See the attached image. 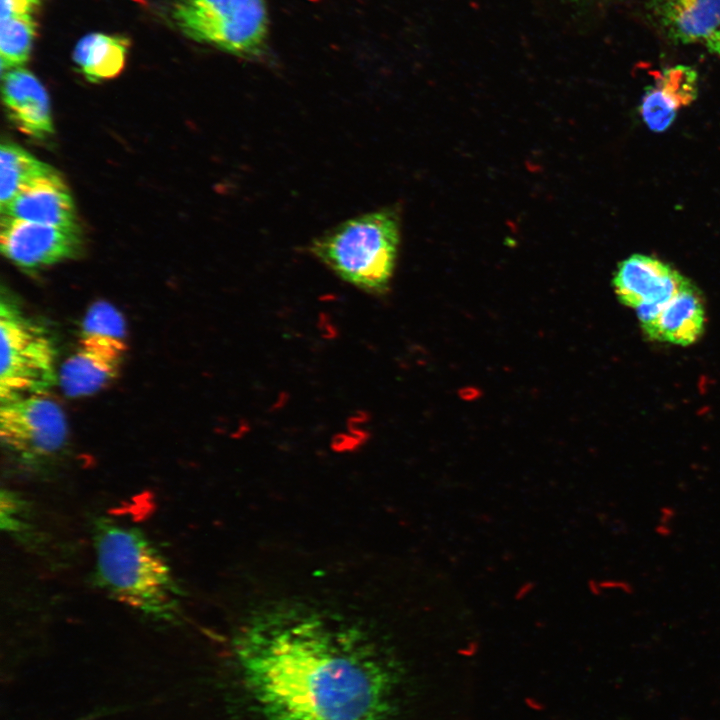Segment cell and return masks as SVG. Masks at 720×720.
<instances>
[{
  "mask_svg": "<svg viewBox=\"0 0 720 720\" xmlns=\"http://www.w3.org/2000/svg\"><path fill=\"white\" fill-rule=\"evenodd\" d=\"M249 695L267 720H386L393 674L359 624L306 605L256 612L235 640Z\"/></svg>",
  "mask_w": 720,
  "mask_h": 720,
  "instance_id": "cell-1",
  "label": "cell"
},
{
  "mask_svg": "<svg viewBox=\"0 0 720 720\" xmlns=\"http://www.w3.org/2000/svg\"><path fill=\"white\" fill-rule=\"evenodd\" d=\"M98 584L114 599L157 621L181 614L182 592L159 549L140 530L101 517L93 525Z\"/></svg>",
  "mask_w": 720,
  "mask_h": 720,
  "instance_id": "cell-2",
  "label": "cell"
},
{
  "mask_svg": "<svg viewBox=\"0 0 720 720\" xmlns=\"http://www.w3.org/2000/svg\"><path fill=\"white\" fill-rule=\"evenodd\" d=\"M399 241V217L386 208L340 223L313 240L309 249L342 280L382 295L390 287Z\"/></svg>",
  "mask_w": 720,
  "mask_h": 720,
  "instance_id": "cell-3",
  "label": "cell"
},
{
  "mask_svg": "<svg viewBox=\"0 0 720 720\" xmlns=\"http://www.w3.org/2000/svg\"><path fill=\"white\" fill-rule=\"evenodd\" d=\"M0 346L1 403L47 393L58 384L54 336L4 292L0 300Z\"/></svg>",
  "mask_w": 720,
  "mask_h": 720,
  "instance_id": "cell-4",
  "label": "cell"
},
{
  "mask_svg": "<svg viewBox=\"0 0 720 720\" xmlns=\"http://www.w3.org/2000/svg\"><path fill=\"white\" fill-rule=\"evenodd\" d=\"M172 18L189 38L246 59L264 55L267 0H179Z\"/></svg>",
  "mask_w": 720,
  "mask_h": 720,
  "instance_id": "cell-5",
  "label": "cell"
},
{
  "mask_svg": "<svg viewBox=\"0 0 720 720\" xmlns=\"http://www.w3.org/2000/svg\"><path fill=\"white\" fill-rule=\"evenodd\" d=\"M0 438L7 454L17 463L39 468L55 461L66 447L65 414L47 393L2 402Z\"/></svg>",
  "mask_w": 720,
  "mask_h": 720,
  "instance_id": "cell-6",
  "label": "cell"
},
{
  "mask_svg": "<svg viewBox=\"0 0 720 720\" xmlns=\"http://www.w3.org/2000/svg\"><path fill=\"white\" fill-rule=\"evenodd\" d=\"M0 249L19 268L33 272L80 254V229L39 224L2 215Z\"/></svg>",
  "mask_w": 720,
  "mask_h": 720,
  "instance_id": "cell-7",
  "label": "cell"
},
{
  "mask_svg": "<svg viewBox=\"0 0 720 720\" xmlns=\"http://www.w3.org/2000/svg\"><path fill=\"white\" fill-rule=\"evenodd\" d=\"M686 281L687 278L661 260L633 254L619 263L613 287L620 302L635 309L642 326Z\"/></svg>",
  "mask_w": 720,
  "mask_h": 720,
  "instance_id": "cell-8",
  "label": "cell"
},
{
  "mask_svg": "<svg viewBox=\"0 0 720 720\" xmlns=\"http://www.w3.org/2000/svg\"><path fill=\"white\" fill-rule=\"evenodd\" d=\"M126 351V339L80 333L77 349L59 369L61 390L71 398L98 392L117 377Z\"/></svg>",
  "mask_w": 720,
  "mask_h": 720,
  "instance_id": "cell-9",
  "label": "cell"
},
{
  "mask_svg": "<svg viewBox=\"0 0 720 720\" xmlns=\"http://www.w3.org/2000/svg\"><path fill=\"white\" fill-rule=\"evenodd\" d=\"M1 214L44 225L80 229L69 189L56 171L24 187Z\"/></svg>",
  "mask_w": 720,
  "mask_h": 720,
  "instance_id": "cell-10",
  "label": "cell"
},
{
  "mask_svg": "<svg viewBox=\"0 0 720 720\" xmlns=\"http://www.w3.org/2000/svg\"><path fill=\"white\" fill-rule=\"evenodd\" d=\"M2 99L10 119L26 135L44 139L53 133L48 94L30 71L20 67L2 74Z\"/></svg>",
  "mask_w": 720,
  "mask_h": 720,
  "instance_id": "cell-11",
  "label": "cell"
},
{
  "mask_svg": "<svg viewBox=\"0 0 720 720\" xmlns=\"http://www.w3.org/2000/svg\"><path fill=\"white\" fill-rule=\"evenodd\" d=\"M698 74L688 65H675L660 72L648 86L640 104L643 122L653 132H663L677 113L697 98Z\"/></svg>",
  "mask_w": 720,
  "mask_h": 720,
  "instance_id": "cell-12",
  "label": "cell"
},
{
  "mask_svg": "<svg viewBox=\"0 0 720 720\" xmlns=\"http://www.w3.org/2000/svg\"><path fill=\"white\" fill-rule=\"evenodd\" d=\"M658 29L678 44L705 42L720 29V0H648Z\"/></svg>",
  "mask_w": 720,
  "mask_h": 720,
  "instance_id": "cell-13",
  "label": "cell"
},
{
  "mask_svg": "<svg viewBox=\"0 0 720 720\" xmlns=\"http://www.w3.org/2000/svg\"><path fill=\"white\" fill-rule=\"evenodd\" d=\"M704 325L705 310L702 297L687 279L676 294L641 328L651 340L690 345L702 335Z\"/></svg>",
  "mask_w": 720,
  "mask_h": 720,
  "instance_id": "cell-14",
  "label": "cell"
},
{
  "mask_svg": "<svg viewBox=\"0 0 720 720\" xmlns=\"http://www.w3.org/2000/svg\"><path fill=\"white\" fill-rule=\"evenodd\" d=\"M129 39L122 35L90 33L75 46L73 60L90 82L109 80L123 70Z\"/></svg>",
  "mask_w": 720,
  "mask_h": 720,
  "instance_id": "cell-15",
  "label": "cell"
},
{
  "mask_svg": "<svg viewBox=\"0 0 720 720\" xmlns=\"http://www.w3.org/2000/svg\"><path fill=\"white\" fill-rule=\"evenodd\" d=\"M55 170L17 144L0 147V207L6 206L24 187Z\"/></svg>",
  "mask_w": 720,
  "mask_h": 720,
  "instance_id": "cell-16",
  "label": "cell"
},
{
  "mask_svg": "<svg viewBox=\"0 0 720 720\" xmlns=\"http://www.w3.org/2000/svg\"><path fill=\"white\" fill-rule=\"evenodd\" d=\"M31 14L0 21V56L2 74L24 65L31 53L36 32Z\"/></svg>",
  "mask_w": 720,
  "mask_h": 720,
  "instance_id": "cell-17",
  "label": "cell"
},
{
  "mask_svg": "<svg viewBox=\"0 0 720 720\" xmlns=\"http://www.w3.org/2000/svg\"><path fill=\"white\" fill-rule=\"evenodd\" d=\"M1 528L13 536H24L30 530V516L25 501L14 491L2 489L0 496Z\"/></svg>",
  "mask_w": 720,
  "mask_h": 720,
  "instance_id": "cell-18",
  "label": "cell"
},
{
  "mask_svg": "<svg viewBox=\"0 0 720 720\" xmlns=\"http://www.w3.org/2000/svg\"><path fill=\"white\" fill-rule=\"evenodd\" d=\"M35 5L27 0H1L0 20L31 14Z\"/></svg>",
  "mask_w": 720,
  "mask_h": 720,
  "instance_id": "cell-19",
  "label": "cell"
},
{
  "mask_svg": "<svg viewBox=\"0 0 720 720\" xmlns=\"http://www.w3.org/2000/svg\"><path fill=\"white\" fill-rule=\"evenodd\" d=\"M704 43L710 53L720 57V29L711 35Z\"/></svg>",
  "mask_w": 720,
  "mask_h": 720,
  "instance_id": "cell-20",
  "label": "cell"
},
{
  "mask_svg": "<svg viewBox=\"0 0 720 720\" xmlns=\"http://www.w3.org/2000/svg\"><path fill=\"white\" fill-rule=\"evenodd\" d=\"M568 4L575 7H583L589 4L608 1V0H565Z\"/></svg>",
  "mask_w": 720,
  "mask_h": 720,
  "instance_id": "cell-21",
  "label": "cell"
},
{
  "mask_svg": "<svg viewBox=\"0 0 720 720\" xmlns=\"http://www.w3.org/2000/svg\"><path fill=\"white\" fill-rule=\"evenodd\" d=\"M27 1L33 3V4L36 6V5L39 4V2H40L41 0H27Z\"/></svg>",
  "mask_w": 720,
  "mask_h": 720,
  "instance_id": "cell-22",
  "label": "cell"
}]
</instances>
